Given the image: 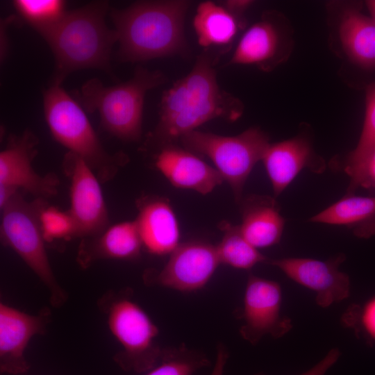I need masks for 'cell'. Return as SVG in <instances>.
I'll list each match as a JSON object with an SVG mask.
<instances>
[{
    "mask_svg": "<svg viewBox=\"0 0 375 375\" xmlns=\"http://www.w3.org/2000/svg\"><path fill=\"white\" fill-rule=\"evenodd\" d=\"M64 167L70 178L69 212L76 227V237H97L108 224V214L97 176L80 157L68 152Z\"/></svg>",
    "mask_w": 375,
    "mask_h": 375,
    "instance_id": "cell-12",
    "label": "cell"
},
{
    "mask_svg": "<svg viewBox=\"0 0 375 375\" xmlns=\"http://www.w3.org/2000/svg\"><path fill=\"white\" fill-rule=\"evenodd\" d=\"M220 3L229 12L242 21H245L244 13L253 3L249 0H226Z\"/></svg>",
    "mask_w": 375,
    "mask_h": 375,
    "instance_id": "cell-31",
    "label": "cell"
},
{
    "mask_svg": "<svg viewBox=\"0 0 375 375\" xmlns=\"http://www.w3.org/2000/svg\"><path fill=\"white\" fill-rule=\"evenodd\" d=\"M191 4L187 0L140 1L110 8L119 60L136 62L188 53L184 22Z\"/></svg>",
    "mask_w": 375,
    "mask_h": 375,
    "instance_id": "cell-2",
    "label": "cell"
},
{
    "mask_svg": "<svg viewBox=\"0 0 375 375\" xmlns=\"http://www.w3.org/2000/svg\"><path fill=\"white\" fill-rule=\"evenodd\" d=\"M293 47L290 21L279 11L267 10L244 32L228 64L272 72L289 59Z\"/></svg>",
    "mask_w": 375,
    "mask_h": 375,
    "instance_id": "cell-9",
    "label": "cell"
},
{
    "mask_svg": "<svg viewBox=\"0 0 375 375\" xmlns=\"http://www.w3.org/2000/svg\"><path fill=\"white\" fill-rule=\"evenodd\" d=\"M210 365V362L203 353L182 344L164 348L158 365L146 375H194Z\"/></svg>",
    "mask_w": 375,
    "mask_h": 375,
    "instance_id": "cell-26",
    "label": "cell"
},
{
    "mask_svg": "<svg viewBox=\"0 0 375 375\" xmlns=\"http://www.w3.org/2000/svg\"><path fill=\"white\" fill-rule=\"evenodd\" d=\"M239 204L242 215L239 226L251 244L258 249L280 242L285 220L273 197L251 194L242 197Z\"/></svg>",
    "mask_w": 375,
    "mask_h": 375,
    "instance_id": "cell-19",
    "label": "cell"
},
{
    "mask_svg": "<svg viewBox=\"0 0 375 375\" xmlns=\"http://www.w3.org/2000/svg\"><path fill=\"white\" fill-rule=\"evenodd\" d=\"M360 188L375 189V151L367 159Z\"/></svg>",
    "mask_w": 375,
    "mask_h": 375,
    "instance_id": "cell-32",
    "label": "cell"
},
{
    "mask_svg": "<svg viewBox=\"0 0 375 375\" xmlns=\"http://www.w3.org/2000/svg\"><path fill=\"white\" fill-rule=\"evenodd\" d=\"M95 238L87 249H80L81 263L86 264L97 258L134 259L143 247L135 220L109 226Z\"/></svg>",
    "mask_w": 375,
    "mask_h": 375,
    "instance_id": "cell-23",
    "label": "cell"
},
{
    "mask_svg": "<svg viewBox=\"0 0 375 375\" xmlns=\"http://www.w3.org/2000/svg\"><path fill=\"white\" fill-rule=\"evenodd\" d=\"M214 58L204 51L191 71L165 91L159 121L150 137L152 144L159 148L176 144L183 135L208 121L222 118L234 122L242 116V102L218 84Z\"/></svg>",
    "mask_w": 375,
    "mask_h": 375,
    "instance_id": "cell-1",
    "label": "cell"
},
{
    "mask_svg": "<svg viewBox=\"0 0 375 375\" xmlns=\"http://www.w3.org/2000/svg\"><path fill=\"white\" fill-rule=\"evenodd\" d=\"M341 323L375 347V294L360 303L349 306L342 315Z\"/></svg>",
    "mask_w": 375,
    "mask_h": 375,
    "instance_id": "cell-28",
    "label": "cell"
},
{
    "mask_svg": "<svg viewBox=\"0 0 375 375\" xmlns=\"http://www.w3.org/2000/svg\"><path fill=\"white\" fill-rule=\"evenodd\" d=\"M342 50L348 60L366 70L375 69V21L354 6L342 11L338 26Z\"/></svg>",
    "mask_w": 375,
    "mask_h": 375,
    "instance_id": "cell-20",
    "label": "cell"
},
{
    "mask_svg": "<svg viewBox=\"0 0 375 375\" xmlns=\"http://www.w3.org/2000/svg\"><path fill=\"white\" fill-rule=\"evenodd\" d=\"M109 3L97 1L67 11L40 35L51 49L55 67L51 84L61 85L71 73L97 69L113 76L110 56L117 33L106 23Z\"/></svg>",
    "mask_w": 375,
    "mask_h": 375,
    "instance_id": "cell-3",
    "label": "cell"
},
{
    "mask_svg": "<svg viewBox=\"0 0 375 375\" xmlns=\"http://www.w3.org/2000/svg\"><path fill=\"white\" fill-rule=\"evenodd\" d=\"M228 356L226 347L222 344H218L215 362L210 375H224Z\"/></svg>",
    "mask_w": 375,
    "mask_h": 375,
    "instance_id": "cell-33",
    "label": "cell"
},
{
    "mask_svg": "<svg viewBox=\"0 0 375 375\" xmlns=\"http://www.w3.org/2000/svg\"><path fill=\"white\" fill-rule=\"evenodd\" d=\"M135 219L143 247L151 254L169 255L180 244V230L169 201L146 197L138 201Z\"/></svg>",
    "mask_w": 375,
    "mask_h": 375,
    "instance_id": "cell-18",
    "label": "cell"
},
{
    "mask_svg": "<svg viewBox=\"0 0 375 375\" xmlns=\"http://www.w3.org/2000/svg\"><path fill=\"white\" fill-rule=\"evenodd\" d=\"M17 193V190L4 185L0 184V208L2 210Z\"/></svg>",
    "mask_w": 375,
    "mask_h": 375,
    "instance_id": "cell-34",
    "label": "cell"
},
{
    "mask_svg": "<svg viewBox=\"0 0 375 375\" xmlns=\"http://www.w3.org/2000/svg\"><path fill=\"white\" fill-rule=\"evenodd\" d=\"M156 167L175 188L192 190L203 195L224 181L218 171L199 156L176 144L159 148Z\"/></svg>",
    "mask_w": 375,
    "mask_h": 375,
    "instance_id": "cell-17",
    "label": "cell"
},
{
    "mask_svg": "<svg viewBox=\"0 0 375 375\" xmlns=\"http://www.w3.org/2000/svg\"><path fill=\"white\" fill-rule=\"evenodd\" d=\"M17 13L39 34L56 24L65 14L61 0H15Z\"/></svg>",
    "mask_w": 375,
    "mask_h": 375,
    "instance_id": "cell-27",
    "label": "cell"
},
{
    "mask_svg": "<svg viewBox=\"0 0 375 375\" xmlns=\"http://www.w3.org/2000/svg\"><path fill=\"white\" fill-rule=\"evenodd\" d=\"M344 254L327 260L309 258L269 259L266 263L278 268L297 283L316 294L315 301L322 308L344 300L350 295L349 276L340 270Z\"/></svg>",
    "mask_w": 375,
    "mask_h": 375,
    "instance_id": "cell-13",
    "label": "cell"
},
{
    "mask_svg": "<svg viewBox=\"0 0 375 375\" xmlns=\"http://www.w3.org/2000/svg\"><path fill=\"white\" fill-rule=\"evenodd\" d=\"M282 290L276 281L249 274L240 328L242 338L256 344L265 335L280 338L292 328V320L281 314Z\"/></svg>",
    "mask_w": 375,
    "mask_h": 375,
    "instance_id": "cell-11",
    "label": "cell"
},
{
    "mask_svg": "<svg viewBox=\"0 0 375 375\" xmlns=\"http://www.w3.org/2000/svg\"><path fill=\"white\" fill-rule=\"evenodd\" d=\"M366 6L369 12V16L375 21V0L366 1Z\"/></svg>",
    "mask_w": 375,
    "mask_h": 375,
    "instance_id": "cell-35",
    "label": "cell"
},
{
    "mask_svg": "<svg viewBox=\"0 0 375 375\" xmlns=\"http://www.w3.org/2000/svg\"><path fill=\"white\" fill-rule=\"evenodd\" d=\"M340 355L339 349H331L319 362L300 375H325L328 370L336 363ZM254 375L265 374L258 373Z\"/></svg>",
    "mask_w": 375,
    "mask_h": 375,
    "instance_id": "cell-30",
    "label": "cell"
},
{
    "mask_svg": "<svg viewBox=\"0 0 375 375\" xmlns=\"http://www.w3.org/2000/svg\"><path fill=\"white\" fill-rule=\"evenodd\" d=\"M197 42L210 53L214 49L226 51L237 35L244 28L242 21L226 10L220 3L211 1L199 3L192 22Z\"/></svg>",
    "mask_w": 375,
    "mask_h": 375,
    "instance_id": "cell-21",
    "label": "cell"
},
{
    "mask_svg": "<svg viewBox=\"0 0 375 375\" xmlns=\"http://www.w3.org/2000/svg\"><path fill=\"white\" fill-rule=\"evenodd\" d=\"M261 161L275 197L281 194L303 169L321 173L325 169L324 160L315 153L310 139L302 135L269 143Z\"/></svg>",
    "mask_w": 375,
    "mask_h": 375,
    "instance_id": "cell-15",
    "label": "cell"
},
{
    "mask_svg": "<svg viewBox=\"0 0 375 375\" xmlns=\"http://www.w3.org/2000/svg\"><path fill=\"white\" fill-rule=\"evenodd\" d=\"M219 265L215 245L201 241L185 242L169 254L162 268L146 272L144 281L148 285L195 291L208 283Z\"/></svg>",
    "mask_w": 375,
    "mask_h": 375,
    "instance_id": "cell-10",
    "label": "cell"
},
{
    "mask_svg": "<svg viewBox=\"0 0 375 375\" xmlns=\"http://www.w3.org/2000/svg\"><path fill=\"white\" fill-rule=\"evenodd\" d=\"M179 140L185 149L212 161L230 185L238 203L247 178L270 143L269 136L258 127H251L234 136L194 130Z\"/></svg>",
    "mask_w": 375,
    "mask_h": 375,
    "instance_id": "cell-7",
    "label": "cell"
},
{
    "mask_svg": "<svg viewBox=\"0 0 375 375\" xmlns=\"http://www.w3.org/2000/svg\"><path fill=\"white\" fill-rule=\"evenodd\" d=\"M45 201L24 199L18 192L1 210V238L36 274L50 294L51 305H63L67 294L57 281L44 247L40 213Z\"/></svg>",
    "mask_w": 375,
    "mask_h": 375,
    "instance_id": "cell-6",
    "label": "cell"
},
{
    "mask_svg": "<svg viewBox=\"0 0 375 375\" xmlns=\"http://www.w3.org/2000/svg\"><path fill=\"white\" fill-rule=\"evenodd\" d=\"M375 151V82L367 87L362 131L355 149L346 158L344 172L349 177L347 194L360 188L368 158Z\"/></svg>",
    "mask_w": 375,
    "mask_h": 375,
    "instance_id": "cell-24",
    "label": "cell"
},
{
    "mask_svg": "<svg viewBox=\"0 0 375 375\" xmlns=\"http://www.w3.org/2000/svg\"><path fill=\"white\" fill-rule=\"evenodd\" d=\"M167 81L161 71L138 66L126 82L106 86L93 78L75 93L86 111L99 114L101 126L109 133L126 142H136L142 136L145 94Z\"/></svg>",
    "mask_w": 375,
    "mask_h": 375,
    "instance_id": "cell-4",
    "label": "cell"
},
{
    "mask_svg": "<svg viewBox=\"0 0 375 375\" xmlns=\"http://www.w3.org/2000/svg\"><path fill=\"white\" fill-rule=\"evenodd\" d=\"M47 314L30 315L0 304V362L3 373L21 374L28 365L24 352L31 338L45 330Z\"/></svg>",
    "mask_w": 375,
    "mask_h": 375,
    "instance_id": "cell-16",
    "label": "cell"
},
{
    "mask_svg": "<svg viewBox=\"0 0 375 375\" xmlns=\"http://www.w3.org/2000/svg\"><path fill=\"white\" fill-rule=\"evenodd\" d=\"M223 237L215 245L220 264L240 269H249L268 258L251 244L242 235L239 225L223 221L219 225Z\"/></svg>",
    "mask_w": 375,
    "mask_h": 375,
    "instance_id": "cell-25",
    "label": "cell"
},
{
    "mask_svg": "<svg viewBox=\"0 0 375 375\" xmlns=\"http://www.w3.org/2000/svg\"><path fill=\"white\" fill-rule=\"evenodd\" d=\"M103 309L108 328L122 348L116 358L120 366L136 372L153 368L164 348L156 342L158 328L147 313L126 292L109 295Z\"/></svg>",
    "mask_w": 375,
    "mask_h": 375,
    "instance_id": "cell-8",
    "label": "cell"
},
{
    "mask_svg": "<svg viewBox=\"0 0 375 375\" xmlns=\"http://www.w3.org/2000/svg\"><path fill=\"white\" fill-rule=\"evenodd\" d=\"M309 221L344 226L358 238H371L375 235V197L346 194Z\"/></svg>",
    "mask_w": 375,
    "mask_h": 375,
    "instance_id": "cell-22",
    "label": "cell"
},
{
    "mask_svg": "<svg viewBox=\"0 0 375 375\" xmlns=\"http://www.w3.org/2000/svg\"><path fill=\"white\" fill-rule=\"evenodd\" d=\"M44 117L54 139L81 158L102 181L111 179L128 157L111 154L101 144L82 106L60 85L43 91Z\"/></svg>",
    "mask_w": 375,
    "mask_h": 375,
    "instance_id": "cell-5",
    "label": "cell"
},
{
    "mask_svg": "<svg viewBox=\"0 0 375 375\" xmlns=\"http://www.w3.org/2000/svg\"><path fill=\"white\" fill-rule=\"evenodd\" d=\"M37 138L29 131L11 135L0 153V184L23 189L37 199L49 198L57 193L58 180L51 174L42 176L33 167Z\"/></svg>",
    "mask_w": 375,
    "mask_h": 375,
    "instance_id": "cell-14",
    "label": "cell"
},
{
    "mask_svg": "<svg viewBox=\"0 0 375 375\" xmlns=\"http://www.w3.org/2000/svg\"><path fill=\"white\" fill-rule=\"evenodd\" d=\"M40 222L45 241L76 237V224L69 212L45 204L40 213Z\"/></svg>",
    "mask_w": 375,
    "mask_h": 375,
    "instance_id": "cell-29",
    "label": "cell"
}]
</instances>
